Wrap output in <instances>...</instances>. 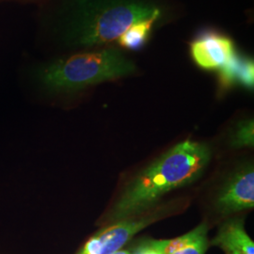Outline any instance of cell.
<instances>
[{
	"label": "cell",
	"instance_id": "cell-1",
	"mask_svg": "<svg viewBox=\"0 0 254 254\" xmlns=\"http://www.w3.org/2000/svg\"><path fill=\"white\" fill-rule=\"evenodd\" d=\"M211 158L208 147L187 139L139 173L109 213V221L136 218L153 208L165 194L199 179Z\"/></svg>",
	"mask_w": 254,
	"mask_h": 254
},
{
	"label": "cell",
	"instance_id": "cell-2",
	"mask_svg": "<svg viewBox=\"0 0 254 254\" xmlns=\"http://www.w3.org/2000/svg\"><path fill=\"white\" fill-rule=\"evenodd\" d=\"M154 15H161V9L147 0H73L64 37L75 47L107 46L133 24Z\"/></svg>",
	"mask_w": 254,
	"mask_h": 254
},
{
	"label": "cell",
	"instance_id": "cell-3",
	"mask_svg": "<svg viewBox=\"0 0 254 254\" xmlns=\"http://www.w3.org/2000/svg\"><path fill=\"white\" fill-rule=\"evenodd\" d=\"M136 70L118 48L107 47L55 61L42 69L39 78L50 91L70 92L128 76Z\"/></svg>",
	"mask_w": 254,
	"mask_h": 254
},
{
	"label": "cell",
	"instance_id": "cell-4",
	"mask_svg": "<svg viewBox=\"0 0 254 254\" xmlns=\"http://www.w3.org/2000/svg\"><path fill=\"white\" fill-rule=\"evenodd\" d=\"M166 211L158 210L142 218H131L116 221L101 230L85 244L78 254H112L120 251L127 242L144 228L162 218Z\"/></svg>",
	"mask_w": 254,
	"mask_h": 254
},
{
	"label": "cell",
	"instance_id": "cell-5",
	"mask_svg": "<svg viewBox=\"0 0 254 254\" xmlns=\"http://www.w3.org/2000/svg\"><path fill=\"white\" fill-rule=\"evenodd\" d=\"M193 62L203 70H219L236 54L232 38L215 29H205L191 41Z\"/></svg>",
	"mask_w": 254,
	"mask_h": 254
},
{
	"label": "cell",
	"instance_id": "cell-6",
	"mask_svg": "<svg viewBox=\"0 0 254 254\" xmlns=\"http://www.w3.org/2000/svg\"><path fill=\"white\" fill-rule=\"evenodd\" d=\"M254 206V166L249 164L237 171L225 184L216 200V207L223 215Z\"/></svg>",
	"mask_w": 254,
	"mask_h": 254
},
{
	"label": "cell",
	"instance_id": "cell-7",
	"mask_svg": "<svg viewBox=\"0 0 254 254\" xmlns=\"http://www.w3.org/2000/svg\"><path fill=\"white\" fill-rule=\"evenodd\" d=\"M226 254H254V243L248 236L242 219L235 218L225 222L212 242Z\"/></svg>",
	"mask_w": 254,
	"mask_h": 254
},
{
	"label": "cell",
	"instance_id": "cell-8",
	"mask_svg": "<svg viewBox=\"0 0 254 254\" xmlns=\"http://www.w3.org/2000/svg\"><path fill=\"white\" fill-rule=\"evenodd\" d=\"M218 84L221 91H225L233 86L241 85L253 90L254 86V60L236 54L218 70Z\"/></svg>",
	"mask_w": 254,
	"mask_h": 254
},
{
	"label": "cell",
	"instance_id": "cell-9",
	"mask_svg": "<svg viewBox=\"0 0 254 254\" xmlns=\"http://www.w3.org/2000/svg\"><path fill=\"white\" fill-rule=\"evenodd\" d=\"M207 244L206 223L200 224L184 236L170 240H161L164 254H204Z\"/></svg>",
	"mask_w": 254,
	"mask_h": 254
},
{
	"label": "cell",
	"instance_id": "cell-10",
	"mask_svg": "<svg viewBox=\"0 0 254 254\" xmlns=\"http://www.w3.org/2000/svg\"><path fill=\"white\" fill-rule=\"evenodd\" d=\"M160 15H154L151 18L141 20L133 24L119 37V46L130 51H138L148 43L154 24Z\"/></svg>",
	"mask_w": 254,
	"mask_h": 254
},
{
	"label": "cell",
	"instance_id": "cell-11",
	"mask_svg": "<svg viewBox=\"0 0 254 254\" xmlns=\"http://www.w3.org/2000/svg\"><path fill=\"white\" fill-rule=\"evenodd\" d=\"M254 125L253 120L241 122L236 127L232 137V145L236 148L254 146Z\"/></svg>",
	"mask_w": 254,
	"mask_h": 254
},
{
	"label": "cell",
	"instance_id": "cell-12",
	"mask_svg": "<svg viewBox=\"0 0 254 254\" xmlns=\"http://www.w3.org/2000/svg\"><path fill=\"white\" fill-rule=\"evenodd\" d=\"M133 254H164L161 240H145L137 246Z\"/></svg>",
	"mask_w": 254,
	"mask_h": 254
},
{
	"label": "cell",
	"instance_id": "cell-13",
	"mask_svg": "<svg viewBox=\"0 0 254 254\" xmlns=\"http://www.w3.org/2000/svg\"><path fill=\"white\" fill-rule=\"evenodd\" d=\"M131 254L129 252H127V251H118V252H116V253H114V254Z\"/></svg>",
	"mask_w": 254,
	"mask_h": 254
}]
</instances>
